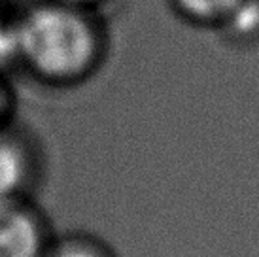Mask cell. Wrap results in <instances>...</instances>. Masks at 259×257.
Listing matches in <instances>:
<instances>
[{"instance_id":"obj_1","label":"cell","mask_w":259,"mask_h":257,"mask_svg":"<svg viewBox=\"0 0 259 257\" xmlns=\"http://www.w3.org/2000/svg\"><path fill=\"white\" fill-rule=\"evenodd\" d=\"M15 44L34 70L59 81L79 78L95 57L91 29L78 15L61 8H46L29 15Z\"/></svg>"},{"instance_id":"obj_4","label":"cell","mask_w":259,"mask_h":257,"mask_svg":"<svg viewBox=\"0 0 259 257\" xmlns=\"http://www.w3.org/2000/svg\"><path fill=\"white\" fill-rule=\"evenodd\" d=\"M46 257H112L102 244L85 236H70L61 242L51 244Z\"/></svg>"},{"instance_id":"obj_3","label":"cell","mask_w":259,"mask_h":257,"mask_svg":"<svg viewBox=\"0 0 259 257\" xmlns=\"http://www.w3.org/2000/svg\"><path fill=\"white\" fill-rule=\"evenodd\" d=\"M30 151L17 136L0 128V200L25 197L30 182Z\"/></svg>"},{"instance_id":"obj_5","label":"cell","mask_w":259,"mask_h":257,"mask_svg":"<svg viewBox=\"0 0 259 257\" xmlns=\"http://www.w3.org/2000/svg\"><path fill=\"white\" fill-rule=\"evenodd\" d=\"M240 2L242 0H180L186 12H189L195 17H202V19L229 17Z\"/></svg>"},{"instance_id":"obj_6","label":"cell","mask_w":259,"mask_h":257,"mask_svg":"<svg viewBox=\"0 0 259 257\" xmlns=\"http://www.w3.org/2000/svg\"><path fill=\"white\" fill-rule=\"evenodd\" d=\"M6 114H8V100L4 97V93L0 91V128H2L4 119H6Z\"/></svg>"},{"instance_id":"obj_2","label":"cell","mask_w":259,"mask_h":257,"mask_svg":"<svg viewBox=\"0 0 259 257\" xmlns=\"http://www.w3.org/2000/svg\"><path fill=\"white\" fill-rule=\"evenodd\" d=\"M51 244L42 214L25 197L0 200V257H46Z\"/></svg>"},{"instance_id":"obj_7","label":"cell","mask_w":259,"mask_h":257,"mask_svg":"<svg viewBox=\"0 0 259 257\" xmlns=\"http://www.w3.org/2000/svg\"><path fill=\"white\" fill-rule=\"evenodd\" d=\"M0 38H2V25H0ZM2 53H4V51L0 50V55H2Z\"/></svg>"},{"instance_id":"obj_8","label":"cell","mask_w":259,"mask_h":257,"mask_svg":"<svg viewBox=\"0 0 259 257\" xmlns=\"http://www.w3.org/2000/svg\"><path fill=\"white\" fill-rule=\"evenodd\" d=\"M76 2H93V0H76Z\"/></svg>"}]
</instances>
